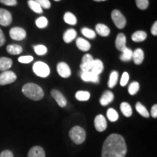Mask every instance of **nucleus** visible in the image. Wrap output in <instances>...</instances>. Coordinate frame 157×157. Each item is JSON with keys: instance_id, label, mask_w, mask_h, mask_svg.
<instances>
[{"instance_id": "16", "label": "nucleus", "mask_w": 157, "mask_h": 157, "mask_svg": "<svg viewBox=\"0 0 157 157\" xmlns=\"http://www.w3.org/2000/svg\"><path fill=\"white\" fill-rule=\"evenodd\" d=\"M132 60L135 64L140 65L144 60V52L142 49H136L134 52H132Z\"/></svg>"}, {"instance_id": "9", "label": "nucleus", "mask_w": 157, "mask_h": 157, "mask_svg": "<svg viewBox=\"0 0 157 157\" xmlns=\"http://www.w3.org/2000/svg\"><path fill=\"white\" fill-rule=\"evenodd\" d=\"M13 21L11 13L7 10L0 8V25L3 26H8Z\"/></svg>"}, {"instance_id": "24", "label": "nucleus", "mask_w": 157, "mask_h": 157, "mask_svg": "<svg viewBox=\"0 0 157 157\" xmlns=\"http://www.w3.org/2000/svg\"><path fill=\"white\" fill-rule=\"evenodd\" d=\"M147 37V34L145 31H137L132 35V39L133 42H140L144 41Z\"/></svg>"}, {"instance_id": "36", "label": "nucleus", "mask_w": 157, "mask_h": 157, "mask_svg": "<svg viewBox=\"0 0 157 157\" xmlns=\"http://www.w3.org/2000/svg\"><path fill=\"white\" fill-rule=\"evenodd\" d=\"M82 34L84 36L89 39H94L96 36V33L92 29L88 28H83L82 29Z\"/></svg>"}, {"instance_id": "44", "label": "nucleus", "mask_w": 157, "mask_h": 157, "mask_svg": "<svg viewBox=\"0 0 157 157\" xmlns=\"http://www.w3.org/2000/svg\"><path fill=\"white\" fill-rule=\"evenodd\" d=\"M5 43V36L4 35L3 31L0 29V47H2Z\"/></svg>"}, {"instance_id": "21", "label": "nucleus", "mask_w": 157, "mask_h": 157, "mask_svg": "<svg viewBox=\"0 0 157 157\" xmlns=\"http://www.w3.org/2000/svg\"><path fill=\"white\" fill-rule=\"evenodd\" d=\"M95 30L96 32L101 36H108L110 34V29L109 27L102 23H98L96 25Z\"/></svg>"}, {"instance_id": "5", "label": "nucleus", "mask_w": 157, "mask_h": 157, "mask_svg": "<svg viewBox=\"0 0 157 157\" xmlns=\"http://www.w3.org/2000/svg\"><path fill=\"white\" fill-rule=\"evenodd\" d=\"M111 18H112V21L118 29H122L126 25V18L122 15V13L118 10H114L112 11Z\"/></svg>"}, {"instance_id": "1", "label": "nucleus", "mask_w": 157, "mask_h": 157, "mask_svg": "<svg viewBox=\"0 0 157 157\" xmlns=\"http://www.w3.org/2000/svg\"><path fill=\"white\" fill-rule=\"evenodd\" d=\"M127 146L124 138L119 134H111L105 139L101 157H125Z\"/></svg>"}, {"instance_id": "11", "label": "nucleus", "mask_w": 157, "mask_h": 157, "mask_svg": "<svg viewBox=\"0 0 157 157\" xmlns=\"http://www.w3.org/2000/svg\"><path fill=\"white\" fill-rule=\"evenodd\" d=\"M51 95L56 100V101L58 104L59 106L61 108L66 106V104H67V101H66L64 95L60 91H58L57 90H52L51 91Z\"/></svg>"}, {"instance_id": "43", "label": "nucleus", "mask_w": 157, "mask_h": 157, "mask_svg": "<svg viewBox=\"0 0 157 157\" xmlns=\"http://www.w3.org/2000/svg\"><path fill=\"white\" fill-rule=\"evenodd\" d=\"M151 116L153 118H156L157 117V105L155 104L151 108Z\"/></svg>"}, {"instance_id": "6", "label": "nucleus", "mask_w": 157, "mask_h": 157, "mask_svg": "<svg viewBox=\"0 0 157 157\" xmlns=\"http://www.w3.org/2000/svg\"><path fill=\"white\" fill-rule=\"evenodd\" d=\"M17 76L13 71H5L0 74V85H6V84H12L15 82Z\"/></svg>"}, {"instance_id": "7", "label": "nucleus", "mask_w": 157, "mask_h": 157, "mask_svg": "<svg viewBox=\"0 0 157 157\" xmlns=\"http://www.w3.org/2000/svg\"><path fill=\"white\" fill-rule=\"evenodd\" d=\"M94 59L93 56L90 54L84 55L82 58V63L80 65V68H81L82 72H87L91 71L92 66L94 61Z\"/></svg>"}, {"instance_id": "25", "label": "nucleus", "mask_w": 157, "mask_h": 157, "mask_svg": "<svg viewBox=\"0 0 157 157\" xmlns=\"http://www.w3.org/2000/svg\"><path fill=\"white\" fill-rule=\"evenodd\" d=\"M132 58V51L129 48H126L124 50L121 51L120 60L123 62H128Z\"/></svg>"}, {"instance_id": "45", "label": "nucleus", "mask_w": 157, "mask_h": 157, "mask_svg": "<svg viewBox=\"0 0 157 157\" xmlns=\"http://www.w3.org/2000/svg\"><path fill=\"white\" fill-rule=\"evenodd\" d=\"M151 34L154 36H156L157 35V22H155L154 24L153 25L151 28Z\"/></svg>"}, {"instance_id": "31", "label": "nucleus", "mask_w": 157, "mask_h": 157, "mask_svg": "<svg viewBox=\"0 0 157 157\" xmlns=\"http://www.w3.org/2000/svg\"><path fill=\"white\" fill-rule=\"evenodd\" d=\"M28 5H29V7L31 8V10H32L35 12V13H39V14L42 13V11H43L42 8L41 7V6L36 2L34 1V0H29Z\"/></svg>"}, {"instance_id": "8", "label": "nucleus", "mask_w": 157, "mask_h": 157, "mask_svg": "<svg viewBox=\"0 0 157 157\" xmlns=\"http://www.w3.org/2000/svg\"><path fill=\"white\" fill-rule=\"evenodd\" d=\"M10 36L13 39L16 41L23 40L26 36V32L21 27H14L10 31Z\"/></svg>"}, {"instance_id": "29", "label": "nucleus", "mask_w": 157, "mask_h": 157, "mask_svg": "<svg viewBox=\"0 0 157 157\" xmlns=\"http://www.w3.org/2000/svg\"><path fill=\"white\" fill-rule=\"evenodd\" d=\"M135 109H136L137 111L143 117L148 118L149 117V113L148 110L146 109V108L143 105L142 103H140V102H137L135 105Z\"/></svg>"}, {"instance_id": "38", "label": "nucleus", "mask_w": 157, "mask_h": 157, "mask_svg": "<svg viewBox=\"0 0 157 157\" xmlns=\"http://www.w3.org/2000/svg\"><path fill=\"white\" fill-rule=\"evenodd\" d=\"M34 1L36 2L42 9H49L51 7L50 2L49 0H34Z\"/></svg>"}, {"instance_id": "14", "label": "nucleus", "mask_w": 157, "mask_h": 157, "mask_svg": "<svg viewBox=\"0 0 157 157\" xmlns=\"http://www.w3.org/2000/svg\"><path fill=\"white\" fill-rule=\"evenodd\" d=\"M126 36H124V34H122V33H120L117 35V39H116V42H115V44H116V48L119 51H122L124 50L125 48H127L126 46Z\"/></svg>"}, {"instance_id": "42", "label": "nucleus", "mask_w": 157, "mask_h": 157, "mask_svg": "<svg viewBox=\"0 0 157 157\" xmlns=\"http://www.w3.org/2000/svg\"><path fill=\"white\" fill-rule=\"evenodd\" d=\"M0 157H14L13 153L10 150H5L1 152Z\"/></svg>"}, {"instance_id": "27", "label": "nucleus", "mask_w": 157, "mask_h": 157, "mask_svg": "<svg viewBox=\"0 0 157 157\" xmlns=\"http://www.w3.org/2000/svg\"><path fill=\"white\" fill-rule=\"evenodd\" d=\"M118 78H119V73L116 71L111 72L109 76V82H108V86L109 88H113L115 87L116 84H117Z\"/></svg>"}, {"instance_id": "19", "label": "nucleus", "mask_w": 157, "mask_h": 157, "mask_svg": "<svg viewBox=\"0 0 157 157\" xmlns=\"http://www.w3.org/2000/svg\"><path fill=\"white\" fill-rule=\"evenodd\" d=\"M76 47L79 49L80 50L84 51V52H86V51H88L91 48V45H90V42H88L87 40L84 39L82 37H79L76 39Z\"/></svg>"}, {"instance_id": "40", "label": "nucleus", "mask_w": 157, "mask_h": 157, "mask_svg": "<svg viewBox=\"0 0 157 157\" xmlns=\"http://www.w3.org/2000/svg\"><path fill=\"white\" fill-rule=\"evenodd\" d=\"M129 76L128 73H127V72H124L120 80L121 86L124 87L125 85H127V82L129 81Z\"/></svg>"}, {"instance_id": "17", "label": "nucleus", "mask_w": 157, "mask_h": 157, "mask_svg": "<svg viewBox=\"0 0 157 157\" xmlns=\"http://www.w3.org/2000/svg\"><path fill=\"white\" fill-rule=\"evenodd\" d=\"M28 157H45V152L41 146H34L29 150Z\"/></svg>"}, {"instance_id": "10", "label": "nucleus", "mask_w": 157, "mask_h": 157, "mask_svg": "<svg viewBox=\"0 0 157 157\" xmlns=\"http://www.w3.org/2000/svg\"><path fill=\"white\" fill-rule=\"evenodd\" d=\"M57 71L59 75L63 78L69 77L71 74V71L69 66L67 63L64 62H60L57 66Z\"/></svg>"}, {"instance_id": "2", "label": "nucleus", "mask_w": 157, "mask_h": 157, "mask_svg": "<svg viewBox=\"0 0 157 157\" xmlns=\"http://www.w3.org/2000/svg\"><path fill=\"white\" fill-rule=\"evenodd\" d=\"M22 92L25 97L33 101H40L44 97V91L42 87L34 83L24 84L22 88Z\"/></svg>"}, {"instance_id": "33", "label": "nucleus", "mask_w": 157, "mask_h": 157, "mask_svg": "<svg viewBox=\"0 0 157 157\" xmlns=\"http://www.w3.org/2000/svg\"><path fill=\"white\" fill-rule=\"evenodd\" d=\"M139 89H140V84L137 82H133L129 84L128 91L129 95H135L137 92H138Z\"/></svg>"}, {"instance_id": "12", "label": "nucleus", "mask_w": 157, "mask_h": 157, "mask_svg": "<svg viewBox=\"0 0 157 157\" xmlns=\"http://www.w3.org/2000/svg\"><path fill=\"white\" fill-rule=\"evenodd\" d=\"M95 127L98 132H103L107 127V121L103 115L99 114L95 118Z\"/></svg>"}, {"instance_id": "37", "label": "nucleus", "mask_w": 157, "mask_h": 157, "mask_svg": "<svg viewBox=\"0 0 157 157\" xmlns=\"http://www.w3.org/2000/svg\"><path fill=\"white\" fill-rule=\"evenodd\" d=\"M137 7L140 10H146L148 8L149 2L148 0H135Z\"/></svg>"}, {"instance_id": "18", "label": "nucleus", "mask_w": 157, "mask_h": 157, "mask_svg": "<svg viewBox=\"0 0 157 157\" xmlns=\"http://www.w3.org/2000/svg\"><path fill=\"white\" fill-rule=\"evenodd\" d=\"M103 71V62L101 61L99 59H96V60H94L93 66H92L91 71L93 73H94L96 75L99 76Z\"/></svg>"}, {"instance_id": "47", "label": "nucleus", "mask_w": 157, "mask_h": 157, "mask_svg": "<svg viewBox=\"0 0 157 157\" xmlns=\"http://www.w3.org/2000/svg\"><path fill=\"white\" fill-rule=\"evenodd\" d=\"M55 1H57V2H58V1H60V0H55Z\"/></svg>"}, {"instance_id": "23", "label": "nucleus", "mask_w": 157, "mask_h": 157, "mask_svg": "<svg viewBox=\"0 0 157 157\" xmlns=\"http://www.w3.org/2000/svg\"><path fill=\"white\" fill-rule=\"evenodd\" d=\"M120 109L123 115L125 116L126 117H131L132 114V107L130 106V105L128 103H126V102H123V103H121Z\"/></svg>"}, {"instance_id": "34", "label": "nucleus", "mask_w": 157, "mask_h": 157, "mask_svg": "<svg viewBox=\"0 0 157 157\" xmlns=\"http://www.w3.org/2000/svg\"><path fill=\"white\" fill-rule=\"evenodd\" d=\"M36 25L39 29H44L48 25V21L45 17H39L36 20Z\"/></svg>"}, {"instance_id": "30", "label": "nucleus", "mask_w": 157, "mask_h": 157, "mask_svg": "<svg viewBox=\"0 0 157 157\" xmlns=\"http://www.w3.org/2000/svg\"><path fill=\"white\" fill-rule=\"evenodd\" d=\"M75 97L76 100L79 101H87L90 99V93L87 91H78L76 93Z\"/></svg>"}, {"instance_id": "26", "label": "nucleus", "mask_w": 157, "mask_h": 157, "mask_svg": "<svg viewBox=\"0 0 157 157\" xmlns=\"http://www.w3.org/2000/svg\"><path fill=\"white\" fill-rule=\"evenodd\" d=\"M7 51L11 55H19L23 52V48L18 44H10L7 47Z\"/></svg>"}, {"instance_id": "13", "label": "nucleus", "mask_w": 157, "mask_h": 157, "mask_svg": "<svg viewBox=\"0 0 157 157\" xmlns=\"http://www.w3.org/2000/svg\"><path fill=\"white\" fill-rule=\"evenodd\" d=\"M81 78L82 79L84 82H91L94 83H99V76L96 75L92 71H87V72H82L81 73Z\"/></svg>"}, {"instance_id": "15", "label": "nucleus", "mask_w": 157, "mask_h": 157, "mask_svg": "<svg viewBox=\"0 0 157 157\" xmlns=\"http://www.w3.org/2000/svg\"><path fill=\"white\" fill-rule=\"evenodd\" d=\"M113 98H114V95H113L112 92L105 91L101 96V99H100V103L102 105L105 106L113 101Z\"/></svg>"}, {"instance_id": "4", "label": "nucleus", "mask_w": 157, "mask_h": 157, "mask_svg": "<svg viewBox=\"0 0 157 157\" xmlns=\"http://www.w3.org/2000/svg\"><path fill=\"white\" fill-rule=\"evenodd\" d=\"M33 71L39 77L45 78L50 75V69L47 63L42 61H37L33 66Z\"/></svg>"}, {"instance_id": "35", "label": "nucleus", "mask_w": 157, "mask_h": 157, "mask_svg": "<svg viewBox=\"0 0 157 157\" xmlns=\"http://www.w3.org/2000/svg\"><path fill=\"white\" fill-rule=\"evenodd\" d=\"M34 48L35 52L38 56H44L48 52V49L43 44L36 45V46H34Z\"/></svg>"}, {"instance_id": "41", "label": "nucleus", "mask_w": 157, "mask_h": 157, "mask_svg": "<svg viewBox=\"0 0 157 157\" xmlns=\"http://www.w3.org/2000/svg\"><path fill=\"white\" fill-rule=\"evenodd\" d=\"M0 2L7 6H15L17 5V0H0Z\"/></svg>"}, {"instance_id": "32", "label": "nucleus", "mask_w": 157, "mask_h": 157, "mask_svg": "<svg viewBox=\"0 0 157 157\" xmlns=\"http://www.w3.org/2000/svg\"><path fill=\"white\" fill-rule=\"evenodd\" d=\"M107 117L110 121L114 122V121H117L118 119H119V114H118L117 111L115 109L110 108L107 111Z\"/></svg>"}, {"instance_id": "39", "label": "nucleus", "mask_w": 157, "mask_h": 157, "mask_svg": "<svg viewBox=\"0 0 157 157\" xmlns=\"http://www.w3.org/2000/svg\"><path fill=\"white\" fill-rule=\"evenodd\" d=\"M34 60V58L31 56H21L18 58V61L21 63H29Z\"/></svg>"}, {"instance_id": "28", "label": "nucleus", "mask_w": 157, "mask_h": 157, "mask_svg": "<svg viewBox=\"0 0 157 157\" xmlns=\"http://www.w3.org/2000/svg\"><path fill=\"white\" fill-rule=\"evenodd\" d=\"M63 19L65 22L71 25H76V23H77V20H76L75 15H74L73 13H69V12L65 13Z\"/></svg>"}, {"instance_id": "3", "label": "nucleus", "mask_w": 157, "mask_h": 157, "mask_svg": "<svg viewBox=\"0 0 157 157\" xmlns=\"http://www.w3.org/2000/svg\"><path fill=\"white\" fill-rule=\"evenodd\" d=\"M69 136L74 143L79 145L84 142L86 139V132L82 127L75 126L71 129L69 131Z\"/></svg>"}, {"instance_id": "20", "label": "nucleus", "mask_w": 157, "mask_h": 157, "mask_svg": "<svg viewBox=\"0 0 157 157\" xmlns=\"http://www.w3.org/2000/svg\"><path fill=\"white\" fill-rule=\"evenodd\" d=\"M12 65H13V60L10 58H6V57L0 58V71H7L11 68Z\"/></svg>"}, {"instance_id": "46", "label": "nucleus", "mask_w": 157, "mask_h": 157, "mask_svg": "<svg viewBox=\"0 0 157 157\" xmlns=\"http://www.w3.org/2000/svg\"><path fill=\"white\" fill-rule=\"evenodd\" d=\"M95 2H103V1H106V0H94Z\"/></svg>"}, {"instance_id": "22", "label": "nucleus", "mask_w": 157, "mask_h": 157, "mask_svg": "<svg viewBox=\"0 0 157 157\" xmlns=\"http://www.w3.org/2000/svg\"><path fill=\"white\" fill-rule=\"evenodd\" d=\"M76 37V31L73 29H68L64 33L63 40L66 43H70Z\"/></svg>"}]
</instances>
